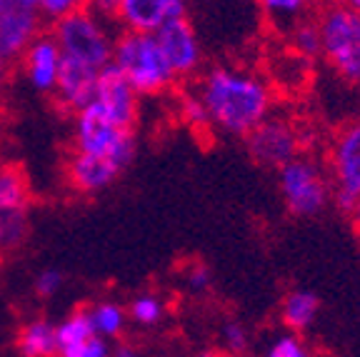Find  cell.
<instances>
[{"instance_id":"cell-1","label":"cell","mask_w":360,"mask_h":357,"mask_svg":"<svg viewBox=\"0 0 360 357\" xmlns=\"http://www.w3.org/2000/svg\"><path fill=\"white\" fill-rule=\"evenodd\" d=\"M210 128L231 138H245L255 125L273 112V90L260 75L243 67H210L198 80Z\"/></svg>"},{"instance_id":"cell-2","label":"cell","mask_w":360,"mask_h":357,"mask_svg":"<svg viewBox=\"0 0 360 357\" xmlns=\"http://www.w3.org/2000/svg\"><path fill=\"white\" fill-rule=\"evenodd\" d=\"M110 63L130 80L141 98L165 93L178 80L153 33L123 30L120 35H115Z\"/></svg>"},{"instance_id":"cell-3","label":"cell","mask_w":360,"mask_h":357,"mask_svg":"<svg viewBox=\"0 0 360 357\" xmlns=\"http://www.w3.org/2000/svg\"><path fill=\"white\" fill-rule=\"evenodd\" d=\"M51 22V35L56 38L63 58L78 60L83 65L96 67V70L110 63L115 35H112L105 18L96 15L90 8L80 6Z\"/></svg>"},{"instance_id":"cell-4","label":"cell","mask_w":360,"mask_h":357,"mask_svg":"<svg viewBox=\"0 0 360 357\" xmlns=\"http://www.w3.org/2000/svg\"><path fill=\"white\" fill-rule=\"evenodd\" d=\"M321 56L340 80L360 85V13L335 3L326 6L318 15Z\"/></svg>"},{"instance_id":"cell-5","label":"cell","mask_w":360,"mask_h":357,"mask_svg":"<svg viewBox=\"0 0 360 357\" xmlns=\"http://www.w3.org/2000/svg\"><path fill=\"white\" fill-rule=\"evenodd\" d=\"M73 150L110 157L120 168H128L135 157V135L130 128L112 123L110 117L90 100L73 112Z\"/></svg>"},{"instance_id":"cell-6","label":"cell","mask_w":360,"mask_h":357,"mask_svg":"<svg viewBox=\"0 0 360 357\" xmlns=\"http://www.w3.org/2000/svg\"><path fill=\"white\" fill-rule=\"evenodd\" d=\"M278 185L285 207L295 218H315L333 202L328 170L305 155H295L278 168Z\"/></svg>"},{"instance_id":"cell-7","label":"cell","mask_w":360,"mask_h":357,"mask_svg":"<svg viewBox=\"0 0 360 357\" xmlns=\"http://www.w3.org/2000/svg\"><path fill=\"white\" fill-rule=\"evenodd\" d=\"M326 170L333 185V202L343 212H350L360 200V117L343 125L330 140Z\"/></svg>"},{"instance_id":"cell-8","label":"cell","mask_w":360,"mask_h":357,"mask_svg":"<svg viewBox=\"0 0 360 357\" xmlns=\"http://www.w3.org/2000/svg\"><path fill=\"white\" fill-rule=\"evenodd\" d=\"M30 225V185L13 162H0V252L15 250Z\"/></svg>"},{"instance_id":"cell-9","label":"cell","mask_w":360,"mask_h":357,"mask_svg":"<svg viewBox=\"0 0 360 357\" xmlns=\"http://www.w3.org/2000/svg\"><path fill=\"white\" fill-rule=\"evenodd\" d=\"M245 145H248L250 157H253L258 165L278 170L281 165H285L288 160L300 155L303 138H300V130L295 128L292 120L270 112L268 117H263V120L245 135Z\"/></svg>"},{"instance_id":"cell-10","label":"cell","mask_w":360,"mask_h":357,"mask_svg":"<svg viewBox=\"0 0 360 357\" xmlns=\"http://www.w3.org/2000/svg\"><path fill=\"white\" fill-rule=\"evenodd\" d=\"M153 35H155L158 45H160V51H163L165 60H168L170 70H173L178 80L191 78V75H195L200 70L202 48L188 15L170 18Z\"/></svg>"},{"instance_id":"cell-11","label":"cell","mask_w":360,"mask_h":357,"mask_svg":"<svg viewBox=\"0 0 360 357\" xmlns=\"http://www.w3.org/2000/svg\"><path fill=\"white\" fill-rule=\"evenodd\" d=\"M93 103L110 117L112 123L123 125V128L133 130L135 123H138L141 95H138V90L130 85V80L112 63H108L105 67L98 70Z\"/></svg>"},{"instance_id":"cell-12","label":"cell","mask_w":360,"mask_h":357,"mask_svg":"<svg viewBox=\"0 0 360 357\" xmlns=\"http://www.w3.org/2000/svg\"><path fill=\"white\" fill-rule=\"evenodd\" d=\"M43 13L38 11L35 3L11 0L0 11V51L18 60L22 51L43 33Z\"/></svg>"},{"instance_id":"cell-13","label":"cell","mask_w":360,"mask_h":357,"mask_svg":"<svg viewBox=\"0 0 360 357\" xmlns=\"http://www.w3.org/2000/svg\"><path fill=\"white\" fill-rule=\"evenodd\" d=\"M110 340L101 337L90 323L88 310H75L56 325V355L60 357H108Z\"/></svg>"},{"instance_id":"cell-14","label":"cell","mask_w":360,"mask_h":357,"mask_svg":"<svg viewBox=\"0 0 360 357\" xmlns=\"http://www.w3.org/2000/svg\"><path fill=\"white\" fill-rule=\"evenodd\" d=\"M123 173L118 162H112L110 157L93 155V152L83 150H70L65 160V180L68 188L75 190L78 195H96L110 188L118 175Z\"/></svg>"},{"instance_id":"cell-15","label":"cell","mask_w":360,"mask_h":357,"mask_svg":"<svg viewBox=\"0 0 360 357\" xmlns=\"http://www.w3.org/2000/svg\"><path fill=\"white\" fill-rule=\"evenodd\" d=\"M22 65V75L28 80V85L40 95H53L60 75L63 65V53L58 48L56 38L51 33H40L33 43L22 51L18 58Z\"/></svg>"},{"instance_id":"cell-16","label":"cell","mask_w":360,"mask_h":357,"mask_svg":"<svg viewBox=\"0 0 360 357\" xmlns=\"http://www.w3.org/2000/svg\"><path fill=\"white\" fill-rule=\"evenodd\" d=\"M188 0H120L115 22L133 33H155L165 20L186 15Z\"/></svg>"},{"instance_id":"cell-17","label":"cell","mask_w":360,"mask_h":357,"mask_svg":"<svg viewBox=\"0 0 360 357\" xmlns=\"http://www.w3.org/2000/svg\"><path fill=\"white\" fill-rule=\"evenodd\" d=\"M96 67L83 65V63L70 60V58H63L60 75H58L56 90H53L58 108L73 115L75 110L88 105L93 100V93H96Z\"/></svg>"},{"instance_id":"cell-18","label":"cell","mask_w":360,"mask_h":357,"mask_svg":"<svg viewBox=\"0 0 360 357\" xmlns=\"http://www.w3.org/2000/svg\"><path fill=\"white\" fill-rule=\"evenodd\" d=\"M321 313V300L310 290H290L281 302V323L292 332H308Z\"/></svg>"},{"instance_id":"cell-19","label":"cell","mask_w":360,"mask_h":357,"mask_svg":"<svg viewBox=\"0 0 360 357\" xmlns=\"http://www.w3.org/2000/svg\"><path fill=\"white\" fill-rule=\"evenodd\" d=\"M15 350L25 357L56 355V323L48 318H33L22 323L15 335Z\"/></svg>"},{"instance_id":"cell-20","label":"cell","mask_w":360,"mask_h":357,"mask_svg":"<svg viewBox=\"0 0 360 357\" xmlns=\"http://www.w3.org/2000/svg\"><path fill=\"white\" fill-rule=\"evenodd\" d=\"M96 332L105 340H118L128 327V310L115 300H101L88 310Z\"/></svg>"},{"instance_id":"cell-21","label":"cell","mask_w":360,"mask_h":357,"mask_svg":"<svg viewBox=\"0 0 360 357\" xmlns=\"http://www.w3.org/2000/svg\"><path fill=\"white\" fill-rule=\"evenodd\" d=\"M128 320L135 323L138 327H158V325L163 323L165 315H168V305L160 295L155 292H141V295H135L133 300L128 302Z\"/></svg>"},{"instance_id":"cell-22","label":"cell","mask_w":360,"mask_h":357,"mask_svg":"<svg viewBox=\"0 0 360 357\" xmlns=\"http://www.w3.org/2000/svg\"><path fill=\"white\" fill-rule=\"evenodd\" d=\"M290 48L300 58L321 56V30L315 20H298L290 30Z\"/></svg>"},{"instance_id":"cell-23","label":"cell","mask_w":360,"mask_h":357,"mask_svg":"<svg viewBox=\"0 0 360 357\" xmlns=\"http://www.w3.org/2000/svg\"><path fill=\"white\" fill-rule=\"evenodd\" d=\"M268 352L270 357H305L310 355L308 342L303 340L300 332H292V330H283L281 335H276L268 342Z\"/></svg>"},{"instance_id":"cell-24","label":"cell","mask_w":360,"mask_h":357,"mask_svg":"<svg viewBox=\"0 0 360 357\" xmlns=\"http://www.w3.org/2000/svg\"><path fill=\"white\" fill-rule=\"evenodd\" d=\"M218 340H220L223 352H228V355H243V352L250 350V332H248L245 325L238 323V320L223 323Z\"/></svg>"},{"instance_id":"cell-25","label":"cell","mask_w":360,"mask_h":357,"mask_svg":"<svg viewBox=\"0 0 360 357\" xmlns=\"http://www.w3.org/2000/svg\"><path fill=\"white\" fill-rule=\"evenodd\" d=\"M178 110L180 117H183V123L193 130H208L210 128V120H208V112H205V105H202L200 95L193 90V93H186L180 98L178 103Z\"/></svg>"},{"instance_id":"cell-26","label":"cell","mask_w":360,"mask_h":357,"mask_svg":"<svg viewBox=\"0 0 360 357\" xmlns=\"http://www.w3.org/2000/svg\"><path fill=\"white\" fill-rule=\"evenodd\" d=\"M258 3L276 22H292L308 11L313 0H258Z\"/></svg>"},{"instance_id":"cell-27","label":"cell","mask_w":360,"mask_h":357,"mask_svg":"<svg viewBox=\"0 0 360 357\" xmlns=\"http://www.w3.org/2000/svg\"><path fill=\"white\" fill-rule=\"evenodd\" d=\"M183 285H186V290L193 292V295L208 292L210 285H213V275H210L208 265H202V263L188 265L186 273H183Z\"/></svg>"},{"instance_id":"cell-28","label":"cell","mask_w":360,"mask_h":357,"mask_svg":"<svg viewBox=\"0 0 360 357\" xmlns=\"http://www.w3.org/2000/svg\"><path fill=\"white\" fill-rule=\"evenodd\" d=\"M63 285H65V278H63L60 270L48 268V270H43L38 278H35L33 290H35V295H38L40 300H51V297H56L58 292L63 290Z\"/></svg>"},{"instance_id":"cell-29","label":"cell","mask_w":360,"mask_h":357,"mask_svg":"<svg viewBox=\"0 0 360 357\" xmlns=\"http://www.w3.org/2000/svg\"><path fill=\"white\" fill-rule=\"evenodd\" d=\"M38 11L43 13L45 20H56V18L65 15V13L75 11V8L85 6V0H35Z\"/></svg>"},{"instance_id":"cell-30","label":"cell","mask_w":360,"mask_h":357,"mask_svg":"<svg viewBox=\"0 0 360 357\" xmlns=\"http://www.w3.org/2000/svg\"><path fill=\"white\" fill-rule=\"evenodd\" d=\"M118 6H120V0H85V8H90L96 15L105 18V20H115Z\"/></svg>"},{"instance_id":"cell-31","label":"cell","mask_w":360,"mask_h":357,"mask_svg":"<svg viewBox=\"0 0 360 357\" xmlns=\"http://www.w3.org/2000/svg\"><path fill=\"white\" fill-rule=\"evenodd\" d=\"M11 67H13V58H8L6 53L0 51V90H3V85L11 78Z\"/></svg>"},{"instance_id":"cell-32","label":"cell","mask_w":360,"mask_h":357,"mask_svg":"<svg viewBox=\"0 0 360 357\" xmlns=\"http://www.w3.org/2000/svg\"><path fill=\"white\" fill-rule=\"evenodd\" d=\"M350 215V223H353V233H355V238H358V242H360V200L353 205V210L348 212Z\"/></svg>"},{"instance_id":"cell-33","label":"cell","mask_w":360,"mask_h":357,"mask_svg":"<svg viewBox=\"0 0 360 357\" xmlns=\"http://www.w3.org/2000/svg\"><path fill=\"white\" fill-rule=\"evenodd\" d=\"M335 3H343V6H348V8H353V11L360 13V0H335Z\"/></svg>"},{"instance_id":"cell-34","label":"cell","mask_w":360,"mask_h":357,"mask_svg":"<svg viewBox=\"0 0 360 357\" xmlns=\"http://www.w3.org/2000/svg\"><path fill=\"white\" fill-rule=\"evenodd\" d=\"M8 3H11V0H0V11H3V8H6Z\"/></svg>"},{"instance_id":"cell-35","label":"cell","mask_w":360,"mask_h":357,"mask_svg":"<svg viewBox=\"0 0 360 357\" xmlns=\"http://www.w3.org/2000/svg\"><path fill=\"white\" fill-rule=\"evenodd\" d=\"M25 3H35V0H25Z\"/></svg>"}]
</instances>
